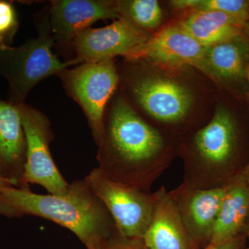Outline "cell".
Returning a JSON list of instances; mask_svg holds the SVG:
<instances>
[{
    "mask_svg": "<svg viewBox=\"0 0 249 249\" xmlns=\"http://www.w3.org/2000/svg\"><path fill=\"white\" fill-rule=\"evenodd\" d=\"M126 64L119 72L125 98L152 125L179 140L209 122L218 89L202 72L142 60Z\"/></svg>",
    "mask_w": 249,
    "mask_h": 249,
    "instance_id": "1",
    "label": "cell"
},
{
    "mask_svg": "<svg viewBox=\"0 0 249 249\" xmlns=\"http://www.w3.org/2000/svg\"><path fill=\"white\" fill-rule=\"evenodd\" d=\"M98 144V168L116 182L150 192L178 157V140L157 128L124 96H113Z\"/></svg>",
    "mask_w": 249,
    "mask_h": 249,
    "instance_id": "2",
    "label": "cell"
},
{
    "mask_svg": "<svg viewBox=\"0 0 249 249\" xmlns=\"http://www.w3.org/2000/svg\"><path fill=\"white\" fill-rule=\"evenodd\" d=\"M244 131L235 113L216 100L207 124L178 140V157L183 160V183L209 189L227 186L249 163Z\"/></svg>",
    "mask_w": 249,
    "mask_h": 249,
    "instance_id": "3",
    "label": "cell"
},
{
    "mask_svg": "<svg viewBox=\"0 0 249 249\" xmlns=\"http://www.w3.org/2000/svg\"><path fill=\"white\" fill-rule=\"evenodd\" d=\"M0 215L36 216L73 232L87 249H102L117 232L106 206L85 180L70 184L65 195H40L29 186H9L0 193Z\"/></svg>",
    "mask_w": 249,
    "mask_h": 249,
    "instance_id": "4",
    "label": "cell"
},
{
    "mask_svg": "<svg viewBox=\"0 0 249 249\" xmlns=\"http://www.w3.org/2000/svg\"><path fill=\"white\" fill-rule=\"evenodd\" d=\"M52 37L44 33L19 47L0 45V74L9 82L10 103L22 104L31 90L42 80L81 63L76 58L59 60L52 52Z\"/></svg>",
    "mask_w": 249,
    "mask_h": 249,
    "instance_id": "5",
    "label": "cell"
},
{
    "mask_svg": "<svg viewBox=\"0 0 249 249\" xmlns=\"http://www.w3.org/2000/svg\"><path fill=\"white\" fill-rule=\"evenodd\" d=\"M59 75H61L67 91L84 111L93 139L98 145L103 137L106 109L120 84L115 61L83 62Z\"/></svg>",
    "mask_w": 249,
    "mask_h": 249,
    "instance_id": "6",
    "label": "cell"
},
{
    "mask_svg": "<svg viewBox=\"0 0 249 249\" xmlns=\"http://www.w3.org/2000/svg\"><path fill=\"white\" fill-rule=\"evenodd\" d=\"M84 180L106 206L118 232L127 238L142 239L151 219L154 193L116 182L98 167L91 170Z\"/></svg>",
    "mask_w": 249,
    "mask_h": 249,
    "instance_id": "7",
    "label": "cell"
},
{
    "mask_svg": "<svg viewBox=\"0 0 249 249\" xmlns=\"http://www.w3.org/2000/svg\"><path fill=\"white\" fill-rule=\"evenodd\" d=\"M18 106L27 141L25 166L18 187L38 184L49 194H66L70 184L59 171L51 154L49 145L53 134L48 119L24 103Z\"/></svg>",
    "mask_w": 249,
    "mask_h": 249,
    "instance_id": "8",
    "label": "cell"
},
{
    "mask_svg": "<svg viewBox=\"0 0 249 249\" xmlns=\"http://www.w3.org/2000/svg\"><path fill=\"white\" fill-rule=\"evenodd\" d=\"M206 49L170 19L125 60H142L166 67H192L204 73Z\"/></svg>",
    "mask_w": 249,
    "mask_h": 249,
    "instance_id": "9",
    "label": "cell"
},
{
    "mask_svg": "<svg viewBox=\"0 0 249 249\" xmlns=\"http://www.w3.org/2000/svg\"><path fill=\"white\" fill-rule=\"evenodd\" d=\"M152 35L117 19L107 27L85 29L73 43L76 59L81 63L114 60L117 56L128 59Z\"/></svg>",
    "mask_w": 249,
    "mask_h": 249,
    "instance_id": "10",
    "label": "cell"
},
{
    "mask_svg": "<svg viewBox=\"0 0 249 249\" xmlns=\"http://www.w3.org/2000/svg\"><path fill=\"white\" fill-rule=\"evenodd\" d=\"M228 186L201 189L182 182L175 189L168 191L187 231L197 249H204L211 243Z\"/></svg>",
    "mask_w": 249,
    "mask_h": 249,
    "instance_id": "11",
    "label": "cell"
},
{
    "mask_svg": "<svg viewBox=\"0 0 249 249\" xmlns=\"http://www.w3.org/2000/svg\"><path fill=\"white\" fill-rule=\"evenodd\" d=\"M50 24L60 42H73L82 31L98 20L118 19L115 0H56L50 9Z\"/></svg>",
    "mask_w": 249,
    "mask_h": 249,
    "instance_id": "12",
    "label": "cell"
},
{
    "mask_svg": "<svg viewBox=\"0 0 249 249\" xmlns=\"http://www.w3.org/2000/svg\"><path fill=\"white\" fill-rule=\"evenodd\" d=\"M249 70V36L246 32L206 47L204 73L217 89L247 83Z\"/></svg>",
    "mask_w": 249,
    "mask_h": 249,
    "instance_id": "13",
    "label": "cell"
},
{
    "mask_svg": "<svg viewBox=\"0 0 249 249\" xmlns=\"http://www.w3.org/2000/svg\"><path fill=\"white\" fill-rule=\"evenodd\" d=\"M154 196L151 219L142 237L147 249H197L169 192L163 186L154 193Z\"/></svg>",
    "mask_w": 249,
    "mask_h": 249,
    "instance_id": "14",
    "label": "cell"
},
{
    "mask_svg": "<svg viewBox=\"0 0 249 249\" xmlns=\"http://www.w3.org/2000/svg\"><path fill=\"white\" fill-rule=\"evenodd\" d=\"M27 156V141L19 106L0 99V174L19 186Z\"/></svg>",
    "mask_w": 249,
    "mask_h": 249,
    "instance_id": "15",
    "label": "cell"
},
{
    "mask_svg": "<svg viewBox=\"0 0 249 249\" xmlns=\"http://www.w3.org/2000/svg\"><path fill=\"white\" fill-rule=\"evenodd\" d=\"M171 19L206 48L244 34L247 29L240 19L211 10L186 11Z\"/></svg>",
    "mask_w": 249,
    "mask_h": 249,
    "instance_id": "16",
    "label": "cell"
},
{
    "mask_svg": "<svg viewBox=\"0 0 249 249\" xmlns=\"http://www.w3.org/2000/svg\"><path fill=\"white\" fill-rule=\"evenodd\" d=\"M249 213V185L240 173L228 186L211 244L222 243L242 235Z\"/></svg>",
    "mask_w": 249,
    "mask_h": 249,
    "instance_id": "17",
    "label": "cell"
},
{
    "mask_svg": "<svg viewBox=\"0 0 249 249\" xmlns=\"http://www.w3.org/2000/svg\"><path fill=\"white\" fill-rule=\"evenodd\" d=\"M118 19L153 34L169 21L161 1L157 0H116Z\"/></svg>",
    "mask_w": 249,
    "mask_h": 249,
    "instance_id": "18",
    "label": "cell"
},
{
    "mask_svg": "<svg viewBox=\"0 0 249 249\" xmlns=\"http://www.w3.org/2000/svg\"><path fill=\"white\" fill-rule=\"evenodd\" d=\"M194 10L219 11L246 24L249 21V1L245 0H196Z\"/></svg>",
    "mask_w": 249,
    "mask_h": 249,
    "instance_id": "19",
    "label": "cell"
},
{
    "mask_svg": "<svg viewBox=\"0 0 249 249\" xmlns=\"http://www.w3.org/2000/svg\"><path fill=\"white\" fill-rule=\"evenodd\" d=\"M18 25L17 16L12 4L0 1V40L5 45L14 35Z\"/></svg>",
    "mask_w": 249,
    "mask_h": 249,
    "instance_id": "20",
    "label": "cell"
},
{
    "mask_svg": "<svg viewBox=\"0 0 249 249\" xmlns=\"http://www.w3.org/2000/svg\"><path fill=\"white\" fill-rule=\"evenodd\" d=\"M102 249H147L142 239L127 238L119 232L109 239Z\"/></svg>",
    "mask_w": 249,
    "mask_h": 249,
    "instance_id": "21",
    "label": "cell"
},
{
    "mask_svg": "<svg viewBox=\"0 0 249 249\" xmlns=\"http://www.w3.org/2000/svg\"><path fill=\"white\" fill-rule=\"evenodd\" d=\"M247 241L245 235H240L222 243L210 244L204 249H245Z\"/></svg>",
    "mask_w": 249,
    "mask_h": 249,
    "instance_id": "22",
    "label": "cell"
},
{
    "mask_svg": "<svg viewBox=\"0 0 249 249\" xmlns=\"http://www.w3.org/2000/svg\"><path fill=\"white\" fill-rule=\"evenodd\" d=\"M9 186H13L12 183L10 182L9 181H8L7 179H6V178H5L4 177L0 174V193H1V191H2L4 188H6V187Z\"/></svg>",
    "mask_w": 249,
    "mask_h": 249,
    "instance_id": "23",
    "label": "cell"
},
{
    "mask_svg": "<svg viewBox=\"0 0 249 249\" xmlns=\"http://www.w3.org/2000/svg\"><path fill=\"white\" fill-rule=\"evenodd\" d=\"M242 234L247 237V240H249V213L248 217L247 218V220H246L245 226H244Z\"/></svg>",
    "mask_w": 249,
    "mask_h": 249,
    "instance_id": "24",
    "label": "cell"
},
{
    "mask_svg": "<svg viewBox=\"0 0 249 249\" xmlns=\"http://www.w3.org/2000/svg\"><path fill=\"white\" fill-rule=\"evenodd\" d=\"M241 174H242V176L245 178L246 181H247V182L248 183L249 185V163L245 168V170H244Z\"/></svg>",
    "mask_w": 249,
    "mask_h": 249,
    "instance_id": "25",
    "label": "cell"
},
{
    "mask_svg": "<svg viewBox=\"0 0 249 249\" xmlns=\"http://www.w3.org/2000/svg\"><path fill=\"white\" fill-rule=\"evenodd\" d=\"M247 85H248L249 89V70L248 72H247Z\"/></svg>",
    "mask_w": 249,
    "mask_h": 249,
    "instance_id": "26",
    "label": "cell"
},
{
    "mask_svg": "<svg viewBox=\"0 0 249 249\" xmlns=\"http://www.w3.org/2000/svg\"><path fill=\"white\" fill-rule=\"evenodd\" d=\"M0 45H5V44L3 43L2 41L0 40Z\"/></svg>",
    "mask_w": 249,
    "mask_h": 249,
    "instance_id": "27",
    "label": "cell"
},
{
    "mask_svg": "<svg viewBox=\"0 0 249 249\" xmlns=\"http://www.w3.org/2000/svg\"><path fill=\"white\" fill-rule=\"evenodd\" d=\"M245 249H249V247H248V248H246Z\"/></svg>",
    "mask_w": 249,
    "mask_h": 249,
    "instance_id": "28",
    "label": "cell"
}]
</instances>
